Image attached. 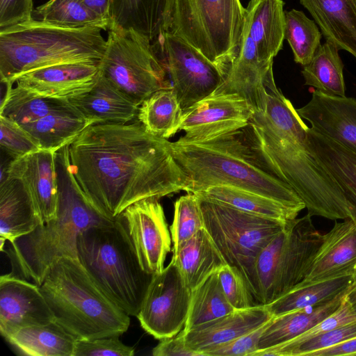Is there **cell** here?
<instances>
[{"label": "cell", "instance_id": "6da1fadb", "mask_svg": "<svg viewBox=\"0 0 356 356\" xmlns=\"http://www.w3.org/2000/svg\"><path fill=\"white\" fill-rule=\"evenodd\" d=\"M170 143L138 121L91 124L69 145L72 172L95 209L115 220L136 202L185 191Z\"/></svg>", "mask_w": 356, "mask_h": 356}, {"label": "cell", "instance_id": "7a4b0ae2", "mask_svg": "<svg viewBox=\"0 0 356 356\" xmlns=\"http://www.w3.org/2000/svg\"><path fill=\"white\" fill-rule=\"evenodd\" d=\"M264 83L261 104L253 110L244 127L252 149L271 172L295 191L312 217L356 222V210L311 153L307 144L308 127L277 87L273 69Z\"/></svg>", "mask_w": 356, "mask_h": 356}, {"label": "cell", "instance_id": "3957f363", "mask_svg": "<svg viewBox=\"0 0 356 356\" xmlns=\"http://www.w3.org/2000/svg\"><path fill=\"white\" fill-rule=\"evenodd\" d=\"M172 154L195 193L227 185L273 199L299 213L305 204L295 191L271 172L252 149L244 128L201 142H171Z\"/></svg>", "mask_w": 356, "mask_h": 356}, {"label": "cell", "instance_id": "277c9868", "mask_svg": "<svg viewBox=\"0 0 356 356\" xmlns=\"http://www.w3.org/2000/svg\"><path fill=\"white\" fill-rule=\"evenodd\" d=\"M58 204L57 216L4 249L11 274L40 285L50 266L62 257L79 259L77 238L88 227L113 220L91 204L72 172L69 145L56 153Z\"/></svg>", "mask_w": 356, "mask_h": 356}, {"label": "cell", "instance_id": "5b68a950", "mask_svg": "<svg viewBox=\"0 0 356 356\" xmlns=\"http://www.w3.org/2000/svg\"><path fill=\"white\" fill-rule=\"evenodd\" d=\"M98 27L60 26L35 18L0 30V79L4 84L27 72L67 63H99L106 39Z\"/></svg>", "mask_w": 356, "mask_h": 356}, {"label": "cell", "instance_id": "8992f818", "mask_svg": "<svg viewBox=\"0 0 356 356\" xmlns=\"http://www.w3.org/2000/svg\"><path fill=\"white\" fill-rule=\"evenodd\" d=\"M55 321L77 339L120 336L130 316L96 284L79 259L62 257L39 286Z\"/></svg>", "mask_w": 356, "mask_h": 356}, {"label": "cell", "instance_id": "52a82bcc", "mask_svg": "<svg viewBox=\"0 0 356 356\" xmlns=\"http://www.w3.org/2000/svg\"><path fill=\"white\" fill-rule=\"evenodd\" d=\"M77 252L99 289L128 315L136 316L153 275L142 268L118 219L82 232L77 238Z\"/></svg>", "mask_w": 356, "mask_h": 356}, {"label": "cell", "instance_id": "ba28073f", "mask_svg": "<svg viewBox=\"0 0 356 356\" xmlns=\"http://www.w3.org/2000/svg\"><path fill=\"white\" fill-rule=\"evenodd\" d=\"M245 8L240 0H172L167 29L227 71L243 34Z\"/></svg>", "mask_w": 356, "mask_h": 356}, {"label": "cell", "instance_id": "9c48e42d", "mask_svg": "<svg viewBox=\"0 0 356 356\" xmlns=\"http://www.w3.org/2000/svg\"><path fill=\"white\" fill-rule=\"evenodd\" d=\"M200 199L204 229L227 264L239 270L256 300L257 258L290 221L284 222Z\"/></svg>", "mask_w": 356, "mask_h": 356}, {"label": "cell", "instance_id": "30bf717a", "mask_svg": "<svg viewBox=\"0 0 356 356\" xmlns=\"http://www.w3.org/2000/svg\"><path fill=\"white\" fill-rule=\"evenodd\" d=\"M322 240L309 214L291 220L257 258V302L268 304L300 283Z\"/></svg>", "mask_w": 356, "mask_h": 356}, {"label": "cell", "instance_id": "8fae6325", "mask_svg": "<svg viewBox=\"0 0 356 356\" xmlns=\"http://www.w3.org/2000/svg\"><path fill=\"white\" fill-rule=\"evenodd\" d=\"M100 74L137 105L156 90L172 86L153 43L134 29L111 28Z\"/></svg>", "mask_w": 356, "mask_h": 356}, {"label": "cell", "instance_id": "7c38bea8", "mask_svg": "<svg viewBox=\"0 0 356 356\" xmlns=\"http://www.w3.org/2000/svg\"><path fill=\"white\" fill-rule=\"evenodd\" d=\"M154 42L182 110L212 94L225 81L226 72L183 39L164 32Z\"/></svg>", "mask_w": 356, "mask_h": 356}, {"label": "cell", "instance_id": "4fadbf2b", "mask_svg": "<svg viewBox=\"0 0 356 356\" xmlns=\"http://www.w3.org/2000/svg\"><path fill=\"white\" fill-rule=\"evenodd\" d=\"M191 290L175 262L154 274L136 316L143 329L156 339L171 337L184 328Z\"/></svg>", "mask_w": 356, "mask_h": 356}, {"label": "cell", "instance_id": "5bb4252c", "mask_svg": "<svg viewBox=\"0 0 356 356\" xmlns=\"http://www.w3.org/2000/svg\"><path fill=\"white\" fill-rule=\"evenodd\" d=\"M159 200L136 202L116 218L126 230L142 268L152 275L164 269L171 250L172 238Z\"/></svg>", "mask_w": 356, "mask_h": 356}, {"label": "cell", "instance_id": "9a60e30c", "mask_svg": "<svg viewBox=\"0 0 356 356\" xmlns=\"http://www.w3.org/2000/svg\"><path fill=\"white\" fill-rule=\"evenodd\" d=\"M248 101L236 93L213 92L183 110L179 140L201 142L247 127L253 114Z\"/></svg>", "mask_w": 356, "mask_h": 356}, {"label": "cell", "instance_id": "2e32d148", "mask_svg": "<svg viewBox=\"0 0 356 356\" xmlns=\"http://www.w3.org/2000/svg\"><path fill=\"white\" fill-rule=\"evenodd\" d=\"M55 321L38 284L10 273L0 277V332L5 339L22 327Z\"/></svg>", "mask_w": 356, "mask_h": 356}, {"label": "cell", "instance_id": "e0dca14e", "mask_svg": "<svg viewBox=\"0 0 356 356\" xmlns=\"http://www.w3.org/2000/svg\"><path fill=\"white\" fill-rule=\"evenodd\" d=\"M54 152L40 149L1 165L0 181L6 177L19 180L32 197L43 222L57 216L58 176Z\"/></svg>", "mask_w": 356, "mask_h": 356}, {"label": "cell", "instance_id": "ac0fdd59", "mask_svg": "<svg viewBox=\"0 0 356 356\" xmlns=\"http://www.w3.org/2000/svg\"><path fill=\"white\" fill-rule=\"evenodd\" d=\"M99 64L54 65L24 74L15 83L38 95L68 101L92 88L100 76Z\"/></svg>", "mask_w": 356, "mask_h": 356}, {"label": "cell", "instance_id": "d6986e66", "mask_svg": "<svg viewBox=\"0 0 356 356\" xmlns=\"http://www.w3.org/2000/svg\"><path fill=\"white\" fill-rule=\"evenodd\" d=\"M296 111L312 129L356 152V99L316 90L310 101Z\"/></svg>", "mask_w": 356, "mask_h": 356}, {"label": "cell", "instance_id": "ffe728a7", "mask_svg": "<svg viewBox=\"0 0 356 356\" xmlns=\"http://www.w3.org/2000/svg\"><path fill=\"white\" fill-rule=\"evenodd\" d=\"M356 264V222L346 219L336 222L323 235L305 279L299 284H309L345 275H352Z\"/></svg>", "mask_w": 356, "mask_h": 356}, {"label": "cell", "instance_id": "44dd1931", "mask_svg": "<svg viewBox=\"0 0 356 356\" xmlns=\"http://www.w3.org/2000/svg\"><path fill=\"white\" fill-rule=\"evenodd\" d=\"M272 316L264 304L235 310L188 332L184 331L186 344L201 356H207L210 350L251 332Z\"/></svg>", "mask_w": 356, "mask_h": 356}, {"label": "cell", "instance_id": "7402d4cb", "mask_svg": "<svg viewBox=\"0 0 356 356\" xmlns=\"http://www.w3.org/2000/svg\"><path fill=\"white\" fill-rule=\"evenodd\" d=\"M282 0H250L245 8L243 31L252 40L259 59L273 64L285 38Z\"/></svg>", "mask_w": 356, "mask_h": 356}, {"label": "cell", "instance_id": "603a6c76", "mask_svg": "<svg viewBox=\"0 0 356 356\" xmlns=\"http://www.w3.org/2000/svg\"><path fill=\"white\" fill-rule=\"evenodd\" d=\"M68 102L90 123H127L136 117L139 106L100 74L87 92Z\"/></svg>", "mask_w": 356, "mask_h": 356}, {"label": "cell", "instance_id": "cb8c5ba5", "mask_svg": "<svg viewBox=\"0 0 356 356\" xmlns=\"http://www.w3.org/2000/svg\"><path fill=\"white\" fill-rule=\"evenodd\" d=\"M44 222L30 194L18 179L0 181V237L9 243Z\"/></svg>", "mask_w": 356, "mask_h": 356}, {"label": "cell", "instance_id": "d4e9b609", "mask_svg": "<svg viewBox=\"0 0 356 356\" xmlns=\"http://www.w3.org/2000/svg\"><path fill=\"white\" fill-rule=\"evenodd\" d=\"M326 41L356 58V0H300Z\"/></svg>", "mask_w": 356, "mask_h": 356}, {"label": "cell", "instance_id": "484cf974", "mask_svg": "<svg viewBox=\"0 0 356 356\" xmlns=\"http://www.w3.org/2000/svg\"><path fill=\"white\" fill-rule=\"evenodd\" d=\"M172 0H111L110 28L134 29L153 42L166 31Z\"/></svg>", "mask_w": 356, "mask_h": 356}, {"label": "cell", "instance_id": "4316f807", "mask_svg": "<svg viewBox=\"0 0 356 356\" xmlns=\"http://www.w3.org/2000/svg\"><path fill=\"white\" fill-rule=\"evenodd\" d=\"M307 144L312 155L332 175L356 210V152L309 127Z\"/></svg>", "mask_w": 356, "mask_h": 356}, {"label": "cell", "instance_id": "83f0119b", "mask_svg": "<svg viewBox=\"0 0 356 356\" xmlns=\"http://www.w3.org/2000/svg\"><path fill=\"white\" fill-rule=\"evenodd\" d=\"M353 286L326 303L273 316L262 332L257 350L285 343L313 327L339 307Z\"/></svg>", "mask_w": 356, "mask_h": 356}, {"label": "cell", "instance_id": "f1b7e54d", "mask_svg": "<svg viewBox=\"0 0 356 356\" xmlns=\"http://www.w3.org/2000/svg\"><path fill=\"white\" fill-rule=\"evenodd\" d=\"M172 259L191 291L227 264L204 227L172 255Z\"/></svg>", "mask_w": 356, "mask_h": 356}, {"label": "cell", "instance_id": "f546056e", "mask_svg": "<svg viewBox=\"0 0 356 356\" xmlns=\"http://www.w3.org/2000/svg\"><path fill=\"white\" fill-rule=\"evenodd\" d=\"M5 339L26 356H73L77 340L56 321L22 327Z\"/></svg>", "mask_w": 356, "mask_h": 356}, {"label": "cell", "instance_id": "4dcf8cb0", "mask_svg": "<svg viewBox=\"0 0 356 356\" xmlns=\"http://www.w3.org/2000/svg\"><path fill=\"white\" fill-rule=\"evenodd\" d=\"M194 194L203 200L284 222L291 221L299 214L273 199L232 186H212Z\"/></svg>", "mask_w": 356, "mask_h": 356}, {"label": "cell", "instance_id": "1f68e13d", "mask_svg": "<svg viewBox=\"0 0 356 356\" xmlns=\"http://www.w3.org/2000/svg\"><path fill=\"white\" fill-rule=\"evenodd\" d=\"M352 275L309 284H298L274 301L265 305L272 316L330 302L353 286Z\"/></svg>", "mask_w": 356, "mask_h": 356}, {"label": "cell", "instance_id": "d6a6232c", "mask_svg": "<svg viewBox=\"0 0 356 356\" xmlns=\"http://www.w3.org/2000/svg\"><path fill=\"white\" fill-rule=\"evenodd\" d=\"M0 115L22 125L55 113L78 111L67 100L38 95L22 87L7 83Z\"/></svg>", "mask_w": 356, "mask_h": 356}, {"label": "cell", "instance_id": "836d02e7", "mask_svg": "<svg viewBox=\"0 0 356 356\" xmlns=\"http://www.w3.org/2000/svg\"><path fill=\"white\" fill-rule=\"evenodd\" d=\"M182 108L172 86L159 89L139 106L137 118L152 135L168 139L179 130Z\"/></svg>", "mask_w": 356, "mask_h": 356}, {"label": "cell", "instance_id": "e575fe53", "mask_svg": "<svg viewBox=\"0 0 356 356\" xmlns=\"http://www.w3.org/2000/svg\"><path fill=\"white\" fill-rule=\"evenodd\" d=\"M91 123L79 111L55 113L21 125L42 149L56 152L70 145Z\"/></svg>", "mask_w": 356, "mask_h": 356}, {"label": "cell", "instance_id": "d590c367", "mask_svg": "<svg viewBox=\"0 0 356 356\" xmlns=\"http://www.w3.org/2000/svg\"><path fill=\"white\" fill-rule=\"evenodd\" d=\"M338 51L329 41L321 44L312 60L303 66L305 85L326 95L345 97L343 64Z\"/></svg>", "mask_w": 356, "mask_h": 356}, {"label": "cell", "instance_id": "8d00e7d4", "mask_svg": "<svg viewBox=\"0 0 356 356\" xmlns=\"http://www.w3.org/2000/svg\"><path fill=\"white\" fill-rule=\"evenodd\" d=\"M217 272L191 291L185 332L235 311L223 293Z\"/></svg>", "mask_w": 356, "mask_h": 356}, {"label": "cell", "instance_id": "74e56055", "mask_svg": "<svg viewBox=\"0 0 356 356\" xmlns=\"http://www.w3.org/2000/svg\"><path fill=\"white\" fill-rule=\"evenodd\" d=\"M33 18L64 27L109 29L107 22L79 0H49L34 9Z\"/></svg>", "mask_w": 356, "mask_h": 356}, {"label": "cell", "instance_id": "f35d334b", "mask_svg": "<svg viewBox=\"0 0 356 356\" xmlns=\"http://www.w3.org/2000/svg\"><path fill=\"white\" fill-rule=\"evenodd\" d=\"M321 36L316 23L303 12L292 9L285 13V38L296 63L305 66L312 60L321 46Z\"/></svg>", "mask_w": 356, "mask_h": 356}, {"label": "cell", "instance_id": "ab89813d", "mask_svg": "<svg viewBox=\"0 0 356 356\" xmlns=\"http://www.w3.org/2000/svg\"><path fill=\"white\" fill-rule=\"evenodd\" d=\"M202 228L204 222L200 199L194 193H187L175 203L174 218L170 226L172 255L176 254Z\"/></svg>", "mask_w": 356, "mask_h": 356}, {"label": "cell", "instance_id": "60d3db41", "mask_svg": "<svg viewBox=\"0 0 356 356\" xmlns=\"http://www.w3.org/2000/svg\"><path fill=\"white\" fill-rule=\"evenodd\" d=\"M356 337V321L314 336L287 347H271L256 351L252 356H308L312 352L330 348Z\"/></svg>", "mask_w": 356, "mask_h": 356}, {"label": "cell", "instance_id": "b9f144b4", "mask_svg": "<svg viewBox=\"0 0 356 356\" xmlns=\"http://www.w3.org/2000/svg\"><path fill=\"white\" fill-rule=\"evenodd\" d=\"M0 145L11 160L41 149L39 143L20 124L0 115Z\"/></svg>", "mask_w": 356, "mask_h": 356}, {"label": "cell", "instance_id": "7bdbcfd3", "mask_svg": "<svg viewBox=\"0 0 356 356\" xmlns=\"http://www.w3.org/2000/svg\"><path fill=\"white\" fill-rule=\"evenodd\" d=\"M217 274L223 293L235 310L248 309L258 304L236 268L226 264Z\"/></svg>", "mask_w": 356, "mask_h": 356}, {"label": "cell", "instance_id": "ee69618b", "mask_svg": "<svg viewBox=\"0 0 356 356\" xmlns=\"http://www.w3.org/2000/svg\"><path fill=\"white\" fill-rule=\"evenodd\" d=\"M348 292L344 296L339 307L330 316L296 338L275 346H291L334 328L355 322L356 312L348 300Z\"/></svg>", "mask_w": 356, "mask_h": 356}, {"label": "cell", "instance_id": "f6af8a7d", "mask_svg": "<svg viewBox=\"0 0 356 356\" xmlns=\"http://www.w3.org/2000/svg\"><path fill=\"white\" fill-rule=\"evenodd\" d=\"M133 347L123 343L119 336L77 339L73 356H133Z\"/></svg>", "mask_w": 356, "mask_h": 356}, {"label": "cell", "instance_id": "bcb514c9", "mask_svg": "<svg viewBox=\"0 0 356 356\" xmlns=\"http://www.w3.org/2000/svg\"><path fill=\"white\" fill-rule=\"evenodd\" d=\"M268 321L234 340L213 348L207 356H252L258 350L260 337Z\"/></svg>", "mask_w": 356, "mask_h": 356}, {"label": "cell", "instance_id": "7dc6e473", "mask_svg": "<svg viewBox=\"0 0 356 356\" xmlns=\"http://www.w3.org/2000/svg\"><path fill=\"white\" fill-rule=\"evenodd\" d=\"M33 0H0V30L33 18Z\"/></svg>", "mask_w": 356, "mask_h": 356}, {"label": "cell", "instance_id": "c3c4849f", "mask_svg": "<svg viewBox=\"0 0 356 356\" xmlns=\"http://www.w3.org/2000/svg\"><path fill=\"white\" fill-rule=\"evenodd\" d=\"M154 356H201L188 348L184 328L177 334L160 340L152 352Z\"/></svg>", "mask_w": 356, "mask_h": 356}, {"label": "cell", "instance_id": "681fc988", "mask_svg": "<svg viewBox=\"0 0 356 356\" xmlns=\"http://www.w3.org/2000/svg\"><path fill=\"white\" fill-rule=\"evenodd\" d=\"M356 355V337L334 346L312 352L308 356Z\"/></svg>", "mask_w": 356, "mask_h": 356}, {"label": "cell", "instance_id": "f907efd6", "mask_svg": "<svg viewBox=\"0 0 356 356\" xmlns=\"http://www.w3.org/2000/svg\"><path fill=\"white\" fill-rule=\"evenodd\" d=\"M111 25V0H79Z\"/></svg>", "mask_w": 356, "mask_h": 356}, {"label": "cell", "instance_id": "816d5d0a", "mask_svg": "<svg viewBox=\"0 0 356 356\" xmlns=\"http://www.w3.org/2000/svg\"><path fill=\"white\" fill-rule=\"evenodd\" d=\"M348 298L352 305L356 304V286H353L348 293Z\"/></svg>", "mask_w": 356, "mask_h": 356}, {"label": "cell", "instance_id": "f5cc1de1", "mask_svg": "<svg viewBox=\"0 0 356 356\" xmlns=\"http://www.w3.org/2000/svg\"><path fill=\"white\" fill-rule=\"evenodd\" d=\"M352 277H353V284L354 286H356V264L354 266V268H353V273H352Z\"/></svg>", "mask_w": 356, "mask_h": 356}, {"label": "cell", "instance_id": "db71d44e", "mask_svg": "<svg viewBox=\"0 0 356 356\" xmlns=\"http://www.w3.org/2000/svg\"><path fill=\"white\" fill-rule=\"evenodd\" d=\"M353 308H354L355 311L356 312V304L353 305Z\"/></svg>", "mask_w": 356, "mask_h": 356}]
</instances>
